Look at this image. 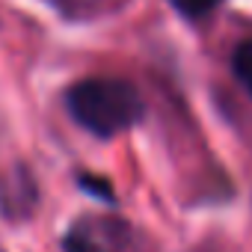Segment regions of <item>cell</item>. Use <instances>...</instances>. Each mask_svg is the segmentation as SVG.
<instances>
[{"label":"cell","mask_w":252,"mask_h":252,"mask_svg":"<svg viewBox=\"0 0 252 252\" xmlns=\"http://www.w3.org/2000/svg\"><path fill=\"white\" fill-rule=\"evenodd\" d=\"M65 107L80 128L95 137L125 134L146 116L140 89L122 77H83L71 83Z\"/></svg>","instance_id":"cell-1"},{"label":"cell","mask_w":252,"mask_h":252,"mask_svg":"<svg viewBox=\"0 0 252 252\" xmlns=\"http://www.w3.org/2000/svg\"><path fill=\"white\" fill-rule=\"evenodd\" d=\"M231 74H234L237 83L252 95V39H243V42L231 51Z\"/></svg>","instance_id":"cell-2"},{"label":"cell","mask_w":252,"mask_h":252,"mask_svg":"<svg viewBox=\"0 0 252 252\" xmlns=\"http://www.w3.org/2000/svg\"><path fill=\"white\" fill-rule=\"evenodd\" d=\"M222 0H169V6L184 18V21H202L208 18Z\"/></svg>","instance_id":"cell-3"},{"label":"cell","mask_w":252,"mask_h":252,"mask_svg":"<svg viewBox=\"0 0 252 252\" xmlns=\"http://www.w3.org/2000/svg\"><path fill=\"white\" fill-rule=\"evenodd\" d=\"M65 252H101V249H98V243L92 240L89 231L77 228V231H71L65 237Z\"/></svg>","instance_id":"cell-4"},{"label":"cell","mask_w":252,"mask_h":252,"mask_svg":"<svg viewBox=\"0 0 252 252\" xmlns=\"http://www.w3.org/2000/svg\"><path fill=\"white\" fill-rule=\"evenodd\" d=\"M80 184H83L86 190H95V196L110 199V184H107L104 178H89V175H83V178H80Z\"/></svg>","instance_id":"cell-5"}]
</instances>
